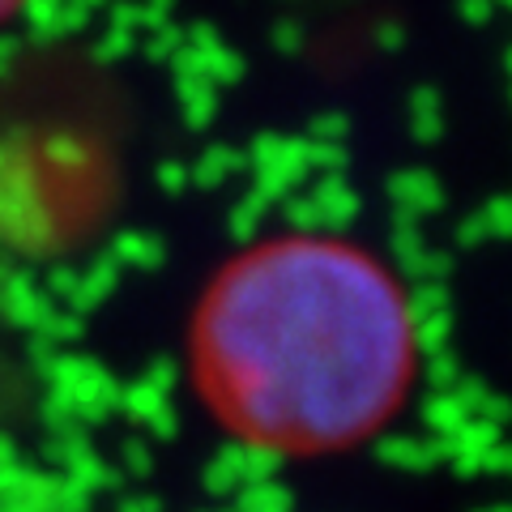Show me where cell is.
Wrapping results in <instances>:
<instances>
[{
	"mask_svg": "<svg viewBox=\"0 0 512 512\" xmlns=\"http://www.w3.org/2000/svg\"><path fill=\"white\" fill-rule=\"evenodd\" d=\"M487 512H512V504H495V508H487Z\"/></svg>",
	"mask_w": 512,
	"mask_h": 512,
	"instance_id": "ac0fdd59",
	"label": "cell"
},
{
	"mask_svg": "<svg viewBox=\"0 0 512 512\" xmlns=\"http://www.w3.org/2000/svg\"><path fill=\"white\" fill-rule=\"evenodd\" d=\"M107 256L124 269V274H154V269L167 261V244L150 231H124L116 244L107 248Z\"/></svg>",
	"mask_w": 512,
	"mask_h": 512,
	"instance_id": "9c48e42d",
	"label": "cell"
},
{
	"mask_svg": "<svg viewBox=\"0 0 512 512\" xmlns=\"http://www.w3.org/2000/svg\"><path fill=\"white\" fill-rule=\"evenodd\" d=\"M120 389L124 380L111 376V367L90 355H73V350L43 355V406L56 431H82L86 436L90 423L120 414Z\"/></svg>",
	"mask_w": 512,
	"mask_h": 512,
	"instance_id": "7a4b0ae2",
	"label": "cell"
},
{
	"mask_svg": "<svg viewBox=\"0 0 512 512\" xmlns=\"http://www.w3.org/2000/svg\"><path fill=\"white\" fill-rule=\"evenodd\" d=\"M419 346L393 269L342 235L256 239L218 269L188 325V372L231 444L316 457L402 410Z\"/></svg>",
	"mask_w": 512,
	"mask_h": 512,
	"instance_id": "6da1fadb",
	"label": "cell"
},
{
	"mask_svg": "<svg viewBox=\"0 0 512 512\" xmlns=\"http://www.w3.org/2000/svg\"><path fill=\"white\" fill-rule=\"evenodd\" d=\"M389 201H393L397 222H410V227H419L427 214H436L440 205H444V184L431 171H423V167L397 171L393 180H389Z\"/></svg>",
	"mask_w": 512,
	"mask_h": 512,
	"instance_id": "8992f818",
	"label": "cell"
},
{
	"mask_svg": "<svg viewBox=\"0 0 512 512\" xmlns=\"http://www.w3.org/2000/svg\"><path fill=\"white\" fill-rule=\"evenodd\" d=\"M380 461L402 474H427L448 461V444L444 436H431V431H419V436H389L380 440Z\"/></svg>",
	"mask_w": 512,
	"mask_h": 512,
	"instance_id": "ba28073f",
	"label": "cell"
},
{
	"mask_svg": "<svg viewBox=\"0 0 512 512\" xmlns=\"http://www.w3.org/2000/svg\"><path fill=\"white\" fill-rule=\"evenodd\" d=\"M103 9V0H26V22L39 39H64L86 30L90 18Z\"/></svg>",
	"mask_w": 512,
	"mask_h": 512,
	"instance_id": "52a82bcc",
	"label": "cell"
},
{
	"mask_svg": "<svg viewBox=\"0 0 512 512\" xmlns=\"http://www.w3.org/2000/svg\"><path fill=\"white\" fill-rule=\"evenodd\" d=\"M461 244H483V239H512V192H500L491 205H483L474 218L461 222Z\"/></svg>",
	"mask_w": 512,
	"mask_h": 512,
	"instance_id": "30bf717a",
	"label": "cell"
},
{
	"mask_svg": "<svg viewBox=\"0 0 512 512\" xmlns=\"http://www.w3.org/2000/svg\"><path fill=\"white\" fill-rule=\"evenodd\" d=\"M504 64H508V82H512V47H508V56H504Z\"/></svg>",
	"mask_w": 512,
	"mask_h": 512,
	"instance_id": "e0dca14e",
	"label": "cell"
},
{
	"mask_svg": "<svg viewBox=\"0 0 512 512\" xmlns=\"http://www.w3.org/2000/svg\"><path fill=\"white\" fill-rule=\"evenodd\" d=\"M120 512H163V504H158L154 495H137V500H124Z\"/></svg>",
	"mask_w": 512,
	"mask_h": 512,
	"instance_id": "9a60e30c",
	"label": "cell"
},
{
	"mask_svg": "<svg viewBox=\"0 0 512 512\" xmlns=\"http://www.w3.org/2000/svg\"><path fill=\"white\" fill-rule=\"evenodd\" d=\"M265 474H278V457H265L256 453V448H244V444H222L218 453L205 461L201 470V483L210 487L214 495H239L248 483H256V478Z\"/></svg>",
	"mask_w": 512,
	"mask_h": 512,
	"instance_id": "5b68a950",
	"label": "cell"
},
{
	"mask_svg": "<svg viewBox=\"0 0 512 512\" xmlns=\"http://www.w3.org/2000/svg\"><path fill=\"white\" fill-rule=\"evenodd\" d=\"M26 9V0H0V22H13Z\"/></svg>",
	"mask_w": 512,
	"mask_h": 512,
	"instance_id": "2e32d148",
	"label": "cell"
},
{
	"mask_svg": "<svg viewBox=\"0 0 512 512\" xmlns=\"http://www.w3.org/2000/svg\"><path fill=\"white\" fill-rule=\"evenodd\" d=\"M175 94H180V111L192 128H205L218 116V99L222 90L218 86H205V82H188V77H175Z\"/></svg>",
	"mask_w": 512,
	"mask_h": 512,
	"instance_id": "5bb4252c",
	"label": "cell"
},
{
	"mask_svg": "<svg viewBox=\"0 0 512 512\" xmlns=\"http://www.w3.org/2000/svg\"><path fill=\"white\" fill-rule=\"evenodd\" d=\"M175 372L167 359H154L137 380L120 389V414H128L150 440H171L180 431V414H175Z\"/></svg>",
	"mask_w": 512,
	"mask_h": 512,
	"instance_id": "277c9868",
	"label": "cell"
},
{
	"mask_svg": "<svg viewBox=\"0 0 512 512\" xmlns=\"http://www.w3.org/2000/svg\"><path fill=\"white\" fill-rule=\"evenodd\" d=\"M359 188L350 184L346 171H333V175H316L299 192H291L278 214L291 222L295 235H342V227L359 218Z\"/></svg>",
	"mask_w": 512,
	"mask_h": 512,
	"instance_id": "3957f363",
	"label": "cell"
},
{
	"mask_svg": "<svg viewBox=\"0 0 512 512\" xmlns=\"http://www.w3.org/2000/svg\"><path fill=\"white\" fill-rule=\"evenodd\" d=\"M231 508L235 512H295V491L278 474H265L256 483H248L239 495H231Z\"/></svg>",
	"mask_w": 512,
	"mask_h": 512,
	"instance_id": "7c38bea8",
	"label": "cell"
},
{
	"mask_svg": "<svg viewBox=\"0 0 512 512\" xmlns=\"http://www.w3.org/2000/svg\"><path fill=\"white\" fill-rule=\"evenodd\" d=\"M239 171H248L244 150H235V146H205V154L188 163V180L197 188H218V184H227L231 175H239Z\"/></svg>",
	"mask_w": 512,
	"mask_h": 512,
	"instance_id": "8fae6325",
	"label": "cell"
},
{
	"mask_svg": "<svg viewBox=\"0 0 512 512\" xmlns=\"http://www.w3.org/2000/svg\"><path fill=\"white\" fill-rule=\"evenodd\" d=\"M410 128H414V137L419 141H436L444 133V99H440V90H431V86H419L410 94Z\"/></svg>",
	"mask_w": 512,
	"mask_h": 512,
	"instance_id": "4fadbf2b",
	"label": "cell"
},
{
	"mask_svg": "<svg viewBox=\"0 0 512 512\" xmlns=\"http://www.w3.org/2000/svg\"><path fill=\"white\" fill-rule=\"evenodd\" d=\"M210 512H235V508H231V504H222V508H210Z\"/></svg>",
	"mask_w": 512,
	"mask_h": 512,
	"instance_id": "d6986e66",
	"label": "cell"
}]
</instances>
